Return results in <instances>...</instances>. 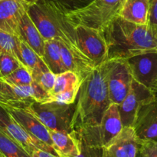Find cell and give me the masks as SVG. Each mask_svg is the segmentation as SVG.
I'll use <instances>...</instances> for the list:
<instances>
[{
	"mask_svg": "<svg viewBox=\"0 0 157 157\" xmlns=\"http://www.w3.org/2000/svg\"><path fill=\"white\" fill-rule=\"evenodd\" d=\"M126 60L133 79L151 89L157 81V52L140 54Z\"/></svg>",
	"mask_w": 157,
	"mask_h": 157,
	"instance_id": "cell-10",
	"label": "cell"
},
{
	"mask_svg": "<svg viewBox=\"0 0 157 157\" xmlns=\"http://www.w3.org/2000/svg\"><path fill=\"white\" fill-rule=\"evenodd\" d=\"M25 108L35 115L46 127L52 130L71 132V122L75 103L66 105L54 101L32 102Z\"/></svg>",
	"mask_w": 157,
	"mask_h": 157,
	"instance_id": "cell-5",
	"label": "cell"
},
{
	"mask_svg": "<svg viewBox=\"0 0 157 157\" xmlns=\"http://www.w3.org/2000/svg\"><path fill=\"white\" fill-rule=\"evenodd\" d=\"M151 90H152V92H153V95H154L155 98L157 99V81L154 83V85H153V88L151 89Z\"/></svg>",
	"mask_w": 157,
	"mask_h": 157,
	"instance_id": "cell-35",
	"label": "cell"
},
{
	"mask_svg": "<svg viewBox=\"0 0 157 157\" xmlns=\"http://www.w3.org/2000/svg\"><path fill=\"white\" fill-rule=\"evenodd\" d=\"M31 72L33 81L51 95L55 84L56 75L48 69L43 59Z\"/></svg>",
	"mask_w": 157,
	"mask_h": 157,
	"instance_id": "cell-21",
	"label": "cell"
},
{
	"mask_svg": "<svg viewBox=\"0 0 157 157\" xmlns=\"http://www.w3.org/2000/svg\"><path fill=\"white\" fill-rule=\"evenodd\" d=\"M0 157H5V156H4V155H2V154H1V153H0Z\"/></svg>",
	"mask_w": 157,
	"mask_h": 157,
	"instance_id": "cell-37",
	"label": "cell"
},
{
	"mask_svg": "<svg viewBox=\"0 0 157 157\" xmlns=\"http://www.w3.org/2000/svg\"><path fill=\"white\" fill-rule=\"evenodd\" d=\"M53 148L60 157H75L81 151V139L75 132L48 129Z\"/></svg>",
	"mask_w": 157,
	"mask_h": 157,
	"instance_id": "cell-17",
	"label": "cell"
},
{
	"mask_svg": "<svg viewBox=\"0 0 157 157\" xmlns=\"http://www.w3.org/2000/svg\"><path fill=\"white\" fill-rule=\"evenodd\" d=\"M0 153L5 157H31L18 143L0 131Z\"/></svg>",
	"mask_w": 157,
	"mask_h": 157,
	"instance_id": "cell-23",
	"label": "cell"
},
{
	"mask_svg": "<svg viewBox=\"0 0 157 157\" xmlns=\"http://www.w3.org/2000/svg\"><path fill=\"white\" fill-rule=\"evenodd\" d=\"M28 14L44 40H57L74 52L83 55L77 43L75 27L67 20L65 14L49 2L37 0L30 5Z\"/></svg>",
	"mask_w": 157,
	"mask_h": 157,
	"instance_id": "cell-3",
	"label": "cell"
},
{
	"mask_svg": "<svg viewBox=\"0 0 157 157\" xmlns=\"http://www.w3.org/2000/svg\"><path fill=\"white\" fill-rule=\"evenodd\" d=\"M24 65L17 57L8 53H0V78H5Z\"/></svg>",
	"mask_w": 157,
	"mask_h": 157,
	"instance_id": "cell-28",
	"label": "cell"
},
{
	"mask_svg": "<svg viewBox=\"0 0 157 157\" xmlns=\"http://www.w3.org/2000/svg\"><path fill=\"white\" fill-rule=\"evenodd\" d=\"M28 106V105H24L21 104V103H14V102L10 101L9 99H8L7 98L4 96V95H2L0 93V106L4 108H8L10 107V106Z\"/></svg>",
	"mask_w": 157,
	"mask_h": 157,
	"instance_id": "cell-33",
	"label": "cell"
},
{
	"mask_svg": "<svg viewBox=\"0 0 157 157\" xmlns=\"http://www.w3.org/2000/svg\"><path fill=\"white\" fill-rule=\"evenodd\" d=\"M31 157H60L59 155L49 152L42 149H35L31 154Z\"/></svg>",
	"mask_w": 157,
	"mask_h": 157,
	"instance_id": "cell-34",
	"label": "cell"
},
{
	"mask_svg": "<svg viewBox=\"0 0 157 157\" xmlns=\"http://www.w3.org/2000/svg\"><path fill=\"white\" fill-rule=\"evenodd\" d=\"M109 61L110 66L107 75L109 98L111 103L120 105L128 93L133 77L127 60Z\"/></svg>",
	"mask_w": 157,
	"mask_h": 157,
	"instance_id": "cell-8",
	"label": "cell"
},
{
	"mask_svg": "<svg viewBox=\"0 0 157 157\" xmlns=\"http://www.w3.org/2000/svg\"><path fill=\"white\" fill-rule=\"evenodd\" d=\"M41 58L48 69L55 75L66 71L63 65L59 42L57 40H45L44 55Z\"/></svg>",
	"mask_w": 157,
	"mask_h": 157,
	"instance_id": "cell-20",
	"label": "cell"
},
{
	"mask_svg": "<svg viewBox=\"0 0 157 157\" xmlns=\"http://www.w3.org/2000/svg\"><path fill=\"white\" fill-rule=\"evenodd\" d=\"M80 86H76V87H74L65 92H61V93L56 94V95H50V98L48 101H54L66 105L73 104L75 103V100L77 99Z\"/></svg>",
	"mask_w": 157,
	"mask_h": 157,
	"instance_id": "cell-29",
	"label": "cell"
},
{
	"mask_svg": "<svg viewBox=\"0 0 157 157\" xmlns=\"http://www.w3.org/2000/svg\"><path fill=\"white\" fill-rule=\"evenodd\" d=\"M138 154V157H157V141H141Z\"/></svg>",
	"mask_w": 157,
	"mask_h": 157,
	"instance_id": "cell-30",
	"label": "cell"
},
{
	"mask_svg": "<svg viewBox=\"0 0 157 157\" xmlns=\"http://www.w3.org/2000/svg\"><path fill=\"white\" fill-rule=\"evenodd\" d=\"M147 25L157 33V0H149Z\"/></svg>",
	"mask_w": 157,
	"mask_h": 157,
	"instance_id": "cell-31",
	"label": "cell"
},
{
	"mask_svg": "<svg viewBox=\"0 0 157 157\" xmlns=\"http://www.w3.org/2000/svg\"><path fill=\"white\" fill-rule=\"evenodd\" d=\"M30 4L22 0H0V30L19 38V26Z\"/></svg>",
	"mask_w": 157,
	"mask_h": 157,
	"instance_id": "cell-15",
	"label": "cell"
},
{
	"mask_svg": "<svg viewBox=\"0 0 157 157\" xmlns=\"http://www.w3.org/2000/svg\"><path fill=\"white\" fill-rule=\"evenodd\" d=\"M132 128L140 141H157V99L140 106Z\"/></svg>",
	"mask_w": 157,
	"mask_h": 157,
	"instance_id": "cell-13",
	"label": "cell"
},
{
	"mask_svg": "<svg viewBox=\"0 0 157 157\" xmlns=\"http://www.w3.org/2000/svg\"><path fill=\"white\" fill-rule=\"evenodd\" d=\"M125 0H94L81 10L66 15L75 27L84 26L103 32L119 15Z\"/></svg>",
	"mask_w": 157,
	"mask_h": 157,
	"instance_id": "cell-4",
	"label": "cell"
},
{
	"mask_svg": "<svg viewBox=\"0 0 157 157\" xmlns=\"http://www.w3.org/2000/svg\"><path fill=\"white\" fill-rule=\"evenodd\" d=\"M2 79L15 86H28L33 83L32 72L25 66H21L10 75L5 78H2Z\"/></svg>",
	"mask_w": 157,
	"mask_h": 157,
	"instance_id": "cell-26",
	"label": "cell"
},
{
	"mask_svg": "<svg viewBox=\"0 0 157 157\" xmlns=\"http://www.w3.org/2000/svg\"><path fill=\"white\" fill-rule=\"evenodd\" d=\"M19 38L30 46L41 58L44 55V38L27 13L23 16L19 26Z\"/></svg>",
	"mask_w": 157,
	"mask_h": 157,
	"instance_id": "cell-18",
	"label": "cell"
},
{
	"mask_svg": "<svg viewBox=\"0 0 157 157\" xmlns=\"http://www.w3.org/2000/svg\"><path fill=\"white\" fill-rule=\"evenodd\" d=\"M102 33L107 46V60L157 52V33L148 25L130 22L118 15Z\"/></svg>",
	"mask_w": 157,
	"mask_h": 157,
	"instance_id": "cell-2",
	"label": "cell"
},
{
	"mask_svg": "<svg viewBox=\"0 0 157 157\" xmlns=\"http://www.w3.org/2000/svg\"><path fill=\"white\" fill-rule=\"evenodd\" d=\"M0 93L10 101L24 105L34 101L43 103L50 98V94L35 81L28 86H15L0 78Z\"/></svg>",
	"mask_w": 157,
	"mask_h": 157,
	"instance_id": "cell-11",
	"label": "cell"
},
{
	"mask_svg": "<svg viewBox=\"0 0 157 157\" xmlns=\"http://www.w3.org/2000/svg\"><path fill=\"white\" fill-rule=\"evenodd\" d=\"M140 141L132 127H124L102 148L101 157H137Z\"/></svg>",
	"mask_w": 157,
	"mask_h": 157,
	"instance_id": "cell-12",
	"label": "cell"
},
{
	"mask_svg": "<svg viewBox=\"0 0 157 157\" xmlns=\"http://www.w3.org/2000/svg\"><path fill=\"white\" fill-rule=\"evenodd\" d=\"M153 98L155 96L151 89L133 78L128 93L122 103L118 105L124 127H132L140 106Z\"/></svg>",
	"mask_w": 157,
	"mask_h": 157,
	"instance_id": "cell-9",
	"label": "cell"
},
{
	"mask_svg": "<svg viewBox=\"0 0 157 157\" xmlns=\"http://www.w3.org/2000/svg\"><path fill=\"white\" fill-rule=\"evenodd\" d=\"M124 128L118 105L110 103L103 115L101 123L98 127V135L101 147H104L116 135H117Z\"/></svg>",
	"mask_w": 157,
	"mask_h": 157,
	"instance_id": "cell-16",
	"label": "cell"
},
{
	"mask_svg": "<svg viewBox=\"0 0 157 157\" xmlns=\"http://www.w3.org/2000/svg\"><path fill=\"white\" fill-rule=\"evenodd\" d=\"M18 58L21 63L30 70L33 69L42 60L30 46L20 38L18 42Z\"/></svg>",
	"mask_w": 157,
	"mask_h": 157,
	"instance_id": "cell-24",
	"label": "cell"
},
{
	"mask_svg": "<svg viewBox=\"0 0 157 157\" xmlns=\"http://www.w3.org/2000/svg\"><path fill=\"white\" fill-rule=\"evenodd\" d=\"M101 155L102 148L88 146L81 142V151L79 155L75 157H101Z\"/></svg>",
	"mask_w": 157,
	"mask_h": 157,
	"instance_id": "cell-32",
	"label": "cell"
},
{
	"mask_svg": "<svg viewBox=\"0 0 157 157\" xmlns=\"http://www.w3.org/2000/svg\"><path fill=\"white\" fill-rule=\"evenodd\" d=\"M83 79L75 72L72 71H65L56 75V80L52 95L61 93L76 86H81Z\"/></svg>",
	"mask_w": 157,
	"mask_h": 157,
	"instance_id": "cell-22",
	"label": "cell"
},
{
	"mask_svg": "<svg viewBox=\"0 0 157 157\" xmlns=\"http://www.w3.org/2000/svg\"><path fill=\"white\" fill-rule=\"evenodd\" d=\"M149 0H125L119 16L130 22L147 25Z\"/></svg>",
	"mask_w": 157,
	"mask_h": 157,
	"instance_id": "cell-19",
	"label": "cell"
},
{
	"mask_svg": "<svg viewBox=\"0 0 157 157\" xmlns=\"http://www.w3.org/2000/svg\"><path fill=\"white\" fill-rule=\"evenodd\" d=\"M18 37L0 30V53L11 54L18 58Z\"/></svg>",
	"mask_w": 157,
	"mask_h": 157,
	"instance_id": "cell-27",
	"label": "cell"
},
{
	"mask_svg": "<svg viewBox=\"0 0 157 157\" xmlns=\"http://www.w3.org/2000/svg\"><path fill=\"white\" fill-rule=\"evenodd\" d=\"M55 8L67 15L81 10L88 6L94 0H47Z\"/></svg>",
	"mask_w": 157,
	"mask_h": 157,
	"instance_id": "cell-25",
	"label": "cell"
},
{
	"mask_svg": "<svg viewBox=\"0 0 157 157\" xmlns=\"http://www.w3.org/2000/svg\"><path fill=\"white\" fill-rule=\"evenodd\" d=\"M5 109L30 135L53 148V143L48 129L29 109H26L25 106H10Z\"/></svg>",
	"mask_w": 157,
	"mask_h": 157,
	"instance_id": "cell-14",
	"label": "cell"
},
{
	"mask_svg": "<svg viewBox=\"0 0 157 157\" xmlns=\"http://www.w3.org/2000/svg\"><path fill=\"white\" fill-rule=\"evenodd\" d=\"M22 1H25V2H26L29 3V4L32 5V4H33V3H35L37 0H22Z\"/></svg>",
	"mask_w": 157,
	"mask_h": 157,
	"instance_id": "cell-36",
	"label": "cell"
},
{
	"mask_svg": "<svg viewBox=\"0 0 157 157\" xmlns=\"http://www.w3.org/2000/svg\"><path fill=\"white\" fill-rule=\"evenodd\" d=\"M80 51L95 66L107 60V46L102 32L84 26H75Z\"/></svg>",
	"mask_w": 157,
	"mask_h": 157,
	"instance_id": "cell-6",
	"label": "cell"
},
{
	"mask_svg": "<svg viewBox=\"0 0 157 157\" xmlns=\"http://www.w3.org/2000/svg\"><path fill=\"white\" fill-rule=\"evenodd\" d=\"M110 61L96 66L83 79L78 91L71 122V132L86 145L101 147L98 127L110 106L107 75Z\"/></svg>",
	"mask_w": 157,
	"mask_h": 157,
	"instance_id": "cell-1",
	"label": "cell"
},
{
	"mask_svg": "<svg viewBox=\"0 0 157 157\" xmlns=\"http://www.w3.org/2000/svg\"><path fill=\"white\" fill-rule=\"evenodd\" d=\"M0 131L18 143L30 155L35 149H42L58 155L53 148L37 139L25 130L2 106H0Z\"/></svg>",
	"mask_w": 157,
	"mask_h": 157,
	"instance_id": "cell-7",
	"label": "cell"
}]
</instances>
